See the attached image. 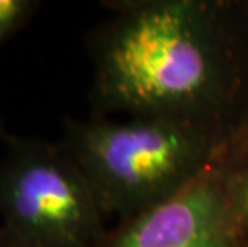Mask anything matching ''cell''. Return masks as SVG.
<instances>
[{
  "mask_svg": "<svg viewBox=\"0 0 248 247\" xmlns=\"http://www.w3.org/2000/svg\"><path fill=\"white\" fill-rule=\"evenodd\" d=\"M219 12L205 0L119 5L90 42L96 108L215 124L232 77Z\"/></svg>",
  "mask_w": 248,
  "mask_h": 247,
  "instance_id": "6da1fadb",
  "label": "cell"
},
{
  "mask_svg": "<svg viewBox=\"0 0 248 247\" xmlns=\"http://www.w3.org/2000/svg\"><path fill=\"white\" fill-rule=\"evenodd\" d=\"M61 145L87 177L104 215L126 222L216 169L224 138L215 124L99 117L67 119Z\"/></svg>",
  "mask_w": 248,
  "mask_h": 247,
  "instance_id": "7a4b0ae2",
  "label": "cell"
},
{
  "mask_svg": "<svg viewBox=\"0 0 248 247\" xmlns=\"http://www.w3.org/2000/svg\"><path fill=\"white\" fill-rule=\"evenodd\" d=\"M104 212L62 145L5 135L0 146V225L18 247H96Z\"/></svg>",
  "mask_w": 248,
  "mask_h": 247,
  "instance_id": "3957f363",
  "label": "cell"
},
{
  "mask_svg": "<svg viewBox=\"0 0 248 247\" xmlns=\"http://www.w3.org/2000/svg\"><path fill=\"white\" fill-rule=\"evenodd\" d=\"M224 170L216 167L176 194L120 223L96 247H248L224 198Z\"/></svg>",
  "mask_w": 248,
  "mask_h": 247,
  "instance_id": "277c9868",
  "label": "cell"
},
{
  "mask_svg": "<svg viewBox=\"0 0 248 247\" xmlns=\"http://www.w3.org/2000/svg\"><path fill=\"white\" fill-rule=\"evenodd\" d=\"M224 198L229 215L240 234L248 238V162L231 173L224 172Z\"/></svg>",
  "mask_w": 248,
  "mask_h": 247,
  "instance_id": "5b68a950",
  "label": "cell"
},
{
  "mask_svg": "<svg viewBox=\"0 0 248 247\" xmlns=\"http://www.w3.org/2000/svg\"><path fill=\"white\" fill-rule=\"evenodd\" d=\"M39 7L35 0H0V49L29 23Z\"/></svg>",
  "mask_w": 248,
  "mask_h": 247,
  "instance_id": "8992f818",
  "label": "cell"
},
{
  "mask_svg": "<svg viewBox=\"0 0 248 247\" xmlns=\"http://www.w3.org/2000/svg\"><path fill=\"white\" fill-rule=\"evenodd\" d=\"M0 247H18L13 243V239L10 238V234L5 231L2 225H0Z\"/></svg>",
  "mask_w": 248,
  "mask_h": 247,
  "instance_id": "52a82bcc",
  "label": "cell"
},
{
  "mask_svg": "<svg viewBox=\"0 0 248 247\" xmlns=\"http://www.w3.org/2000/svg\"><path fill=\"white\" fill-rule=\"evenodd\" d=\"M5 130H3V125H2V120H0V146H2V143H3V138H5Z\"/></svg>",
  "mask_w": 248,
  "mask_h": 247,
  "instance_id": "ba28073f",
  "label": "cell"
},
{
  "mask_svg": "<svg viewBox=\"0 0 248 247\" xmlns=\"http://www.w3.org/2000/svg\"><path fill=\"white\" fill-rule=\"evenodd\" d=\"M247 244H248V238H247Z\"/></svg>",
  "mask_w": 248,
  "mask_h": 247,
  "instance_id": "9c48e42d",
  "label": "cell"
}]
</instances>
